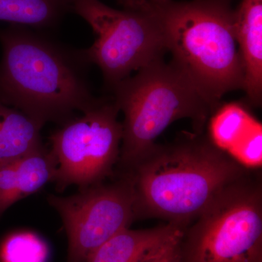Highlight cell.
<instances>
[{"label": "cell", "mask_w": 262, "mask_h": 262, "mask_svg": "<svg viewBox=\"0 0 262 262\" xmlns=\"http://www.w3.org/2000/svg\"><path fill=\"white\" fill-rule=\"evenodd\" d=\"M56 169L53 155L45 146L15 161L0 165V217L15 202L53 182Z\"/></svg>", "instance_id": "8fae6325"}, {"label": "cell", "mask_w": 262, "mask_h": 262, "mask_svg": "<svg viewBox=\"0 0 262 262\" xmlns=\"http://www.w3.org/2000/svg\"><path fill=\"white\" fill-rule=\"evenodd\" d=\"M24 26L0 29V101L43 125H63L94 106L89 63L74 50Z\"/></svg>", "instance_id": "7a4b0ae2"}, {"label": "cell", "mask_w": 262, "mask_h": 262, "mask_svg": "<svg viewBox=\"0 0 262 262\" xmlns=\"http://www.w3.org/2000/svg\"><path fill=\"white\" fill-rule=\"evenodd\" d=\"M182 239L170 244L159 254L146 262H180Z\"/></svg>", "instance_id": "e0dca14e"}, {"label": "cell", "mask_w": 262, "mask_h": 262, "mask_svg": "<svg viewBox=\"0 0 262 262\" xmlns=\"http://www.w3.org/2000/svg\"><path fill=\"white\" fill-rule=\"evenodd\" d=\"M118 1L119 3H120V4L123 5L124 4H125V3H126V2L128 1V0H118Z\"/></svg>", "instance_id": "ac0fdd59"}, {"label": "cell", "mask_w": 262, "mask_h": 262, "mask_svg": "<svg viewBox=\"0 0 262 262\" xmlns=\"http://www.w3.org/2000/svg\"><path fill=\"white\" fill-rule=\"evenodd\" d=\"M236 38L244 62V91L248 103L261 106L262 100V0H242L235 10Z\"/></svg>", "instance_id": "30bf717a"}, {"label": "cell", "mask_w": 262, "mask_h": 262, "mask_svg": "<svg viewBox=\"0 0 262 262\" xmlns=\"http://www.w3.org/2000/svg\"><path fill=\"white\" fill-rule=\"evenodd\" d=\"M233 0H137L152 15L171 62L218 108L227 93L244 89Z\"/></svg>", "instance_id": "3957f363"}, {"label": "cell", "mask_w": 262, "mask_h": 262, "mask_svg": "<svg viewBox=\"0 0 262 262\" xmlns=\"http://www.w3.org/2000/svg\"><path fill=\"white\" fill-rule=\"evenodd\" d=\"M228 154L248 169L258 168L262 163L261 124L256 121Z\"/></svg>", "instance_id": "2e32d148"}, {"label": "cell", "mask_w": 262, "mask_h": 262, "mask_svg": "<svg viewBox=\"0 0 262 262\" xmlns=\"http://www.w3.org/2000/svg\"><path fill=\"white\" fill-rule=\"evenodd\" d=\"M42 123L0 101V165L11 163L43 146Z\"/></svg>", "instance_id": "7c38bea8"}, {"label": "cell", "mask_w": 262, "mask_h": 262, "mask_svg": "<svg viewBox=\"0 0 262 262\" xmlns=\"http://www.w3.org/2000/svg\"><path fill=\"white\" fill-rule=\"evenodd\" d=\"M122 10L99 0H74L72 11L88 22L96 34L91 47L82 50L89 64L102 72L104 86L112 89L134 71L163 59L165 39L152 15L129 0Z\"/></svg>", "instance_id": "8992f818"}, {"label": "cell", "mask_w": 262, "mask_h": 262, "mask_svg": "<svg viewBox=\"0 0 262 262\" xmlns=\"http://www.w3.org/2000/svg\"><path fill=\"white\" fill-rule=\"evenodd\" d=\"M186 229L180 262H262V188L249 174L224 189Z\"/></svg>", "instance_id": "5b68a950"}, {"label": "cell", "mask_w": 262, "mask_h": 262, "mask_svg": "<svg viewBox=\"0 0 262 262\" xmlns=\"http://www.w3.org/2000/svg\"><path fill=\"white\" fill-rule=\"evenodd\" d=\"M74 0H0V21L32 27L53 29L69 11Z\"/></svg>", "instance_id": "4fadbf2b"}, {"label": "cell", "mask_w": 262, "mask_h": 262, "mask_svg": "<svg viewBox=\"0 0 262 262\" xmlns=\"http://www.w3.org/2000/svg\"><path fill=\"white\" fill-rule=\"evenodd\" d=\"M256 121L243 103L220 104L210 117L208 138L228 154Z\"/></svg>", "instance_id": "5bb4252c"}, {"label": "cell", "mask_w": 262, "mask_h": 262, "mask_svg": "<svg viewBox=\"0 0 262 262\" xmlns=\"http://www.w3.org/2000/svg\"><path fill=\"white\" fill-rule=\"evenodd\" d=\"M46 244L34 234H13L5 241L1 251L3 262H46Z\"/></svg>", "instance_id": "9a60e30c"}, {"label": "cell", "mask_w": 262, "mask_h": 262, "mask_svg": "<svg viewBox=\"0 0 262 262\" xmlns=\"http://www.w3.org/2000/svg\"><path fill=\"white\" fill-rule=\"evenodd\" d=\"M202 134L155 144L125 170L132 182L136 219L159 218L187 229L248 168Z\"/></svg>", "instance_id": "6da1fadb"}, {"label": "cell", "mask_w": 262, "mask_h": 262, "mask_svg": "<svg viewBox=\"0 0 262 262\" xmlns=\"http://www.w3.org/2000/svg\"><path fill=\"white\" fill-rule=\"evenodd\" d=\"M111 91L124 114L118 161L123 171L155 145L170 124L189 119L194 130L202 134L217 108L177 66L163 59L141 69Z\"/></svg>", "instance_id": "277c9868"}, {"label": "cell", "mask_w": 262, "mask_h": 262, "mask_svg": "<svg viewBox=\"0 0 262 262\" xmlns=\"http://www.w3.org/2000/svg\"><path fill=\"white\" fill-rule=\"evenodd\" d=\"M119 113L113 96L99 98L82 116L52 133L50 150L56 165L53 182L58 191L70 185L89 187L113 175L122 138Z\"/></svg>", "instance_id": "52a82bcc"}, {"label": "cell", "mask_w": 262, "mask_h": 262, "mask_svg": "<svg viewBox=\"0 0 262 262\" xmlns=\"http://www.w3.org/2000/svg\"><path fill=\"white\" fill-rule=\"evenodd\" d=\"M185 230L170 222L154 228L125 229L98 248L88 262H146L182 239Z\"/></svg>", "instance_id": "9c48e42d"}, {"label": "cell", "mask_w": 262, "mask_h": 262, "mask_svg": "<svg viewBox=\"0 0 262 262\" xmlns=\"http://www.w3.org/2000/svg\"><path fill=\"white\" fill-rule=\"evenodd\" d=\"M69 241L67 262H88L103 244L129 228L135 220V200L128 174L116 182L82 188L73 195H51Z\"/></svg>", "instance_id": "ba28073f"}]
</instances>
